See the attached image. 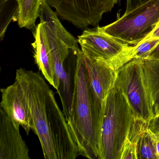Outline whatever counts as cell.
Listing matches in <instances>:
<instances>
[{
    "label": "cell",
    "mask_w": 159,
    "mask_h": 159,
    "mask_svg": "<svg viewBox=\"0 0 159 159\" xmlns=\"http://www.w3.org/2000/svg\"><path fill=\"white\" fill-rule=\"evenodd\" d=\"M151 0H127L126 10L125 13L126 14L136 8L141 6L142 4L148 2Z\"/></svg>",
    "instance_id": "obj_18"
},
{
    "label": "cell",
    "mask_w": 159,
    "mask_h": 159,
    "mask_svg": "<svg viewBox=\"0 0 159 159\" xmlns=\"http://www.w3.org/2000/svg\"><path fill=\"white\" fill-rule=\"evenodd\" d=\"M133 118L127 98L114 86L109 95L104 113L100 159H121Z\"/></svg>",
    "instance_id": "obj_4"
},
{
    "label": "cell",
    "mask_w": 159,
    "mask_h": 159,
    "mask_svg": "<svg viewBox=\"0 0 159 159\" xmlns=\"http://www.w3.org/2000/svg\"><path fill=\"white\" fill-rule=\"evenodd\" d=\"M76 56L68 126L80 155L90 159H100L102 126L97 120L91 102L88 74L81 50Z\"/></svg>",
    "instance_id": "obj_2"
},
{
    "label": "cell",
    "mask_w": 159,
    "mask_h": 159,
    "mask_svg": "<svg viewBox=\"0 0 159 159\" xmlns=\"http://www.w3.org/2000/svg\"><path fill=\"white\" fill-rule=\"evenodd\" d=\"M147 130L154 134L159 133V114L152 117L148 122Z\"/></svg>",
    "instance_id": "obj_19"
},
{
    "label": "cell",
    "mask_w": 159,
    "mask_h": 159,
    "mask_svg": "<svg viewBox=\"0 0 159 159\" xmlns=\"http://www.w3.org/2000/svg\"><path fill=\"white\" fill-rule=\"evenodd\" d=\"M147 131L152 139V140L155 144L157 157H158V159H159V133L154 134L151 131H148L147 129Z\"/></svg>",
    "instance_id": "obj_20"
},
{
    "label": "cell",
    "mask_w": 159,
    "mask_h": 159,
    "mask_svg": "<svg viewBox=\"0 0 159 159\" xmlns=\"http://www.w3.org/2000/svg\"><path fill=\"white\" fill-rule=\"evenodd\" d=\"M84 54L105 61L118 70L131 61L133 46H129L96 29L85 30L78 37Z\"/></svg>",
    "instance_id": "obj_7"
},
{
    "label": "cell",
    "mask_w": 159,
    "mask_h": 159,
    "mask_svg": "<svg viewBox=\"0 0 159 159\" xmlns=\"http://www.w3.org/2000/svg\"><path fill=\"white\" fill-rule=\"evenodd\" d=\"M35 41L32 43L34 58L39 70L46 80L57 90L59 81L55 71L52 56L43 24L40 23L34 34Z\"/></svg>",
    "instance_id": "obj_12"
},
{
    "label": "cell",
    "mask_w": 159,
    "mask_h": 159,
    "mask_svg": "<svg viewBox=\"0 0 159 159\" xmlns=\"http://www.w3.org/2000/svg\"><path fill=\"white\" fill-rule=\"evenodd\" d=\"M15 80L25 95L45 159H75L80 155L53 91L39 72L20 68Z\"/></svg>",
    "instance_id": "obj_1"
},
{
    "label": "cell",
    "mask_w": 159,
    "mask_h": 159,
    "mask_svg": "<svg viewBox=\"0 0 159 159\" xmlns=\"http://www.w3.org/2000/svg\"><path fill=\"white\" fill-rule=\"evenodd\" d=\"M83 55L91 102L97 120L102 126L107 100L115 85L118 70L103 60Z\"/></svg>",
    "instance_id": "obj_9"
},
{
    "label": "cell",
    "mask_w": 159,
    "mask_h": 159,
    "mask_svg": "<svg viewBox=\"0 0 159 159\" xmlns=\"http://www.w3.org/2000/svg\"><path fill=\"white\" fill-rule=\"evenodd\" d=\"M153 39H159V24L156 27V28L153 30V31L141 42Z\"/></svg>",
    "instance_id": "obj_22"
},
{
    "label": "cell",
    "mask_w": 159,
    "mask_h": 159,
    "mask_svg": "<svg viewBox=\"0 0 159 159\" xmlns=\"http://www.w3.org/2000/svg\"><path fill=\"white\" fill-rule=\"evenodd\" d=\"M141 72L154 116L159 113V60L141 59Z\"/></svg>",
    "instance_id": "obj_13"
},
{
    "label": "cell",
    "mask_w": 159,
    "mask_h": 159,
    "mask_svg": "<svg viewBox=\"0 0 159 159\" xmlns=\"http://www.w3.org/2000/svg\"><path fill=\"white\" fill-rule=\"evenodd\" d=\"M146 58L159 60V42L149 53L148 55Z\"/></svg>",
    "instance_id": "obj_21"
},
{
    "label": "cell",
    "mask_w": 159,
    "mask_h": 159,
    "mask_svg": "<svg viewBox=\"0 0 159 159\" xmlns=\"http://www.w3.org/2000/svg\"><path fill=\"white\" fill-rule=\"evenodd\" d=\"M0 159H30L29 149L20 133L0 107Z\"/></svg>",
    "instance_id": "obj_11"
},
{
    "label": "cell",
    "mask_w": 159,
    "mask_h": 159,
    "mask_svg": "<svg viewBox=\"0 0 159 159\" xmlns=\"http://www.w3.org/2000/svg\"><path fill=\"white\" fill-rule=\"evenodd\" d=\"M39 17L44 26L52 56L55 71L59 83L57 93L61 99L63 112L67 120L70 112L73 88L70 73L65 68V62L70 51L76 55L81 50L78 46V40L62 25L57 14L45 0H43L41 5Z\"/></svg>",
    "instance_id": "obj_3"
},
{
    "label": "cell",
    "mask_w": 159,
    "mask_h": 159,
    "mask_svg": "<svg viewBox=\"0 0 159 159\" xmlns=\"http://www.w3.org/2000/svg\"><path fill=\"white\" fill-rule=\"evenodd\" d=\"M10 1V0H0V5L2 6V5H4L5 3H7ZM16 1H17V0H16Z\"/></svg>",
    "instance_id": "obj_23"
},
{
    "label": "cell",
    "mask_w": 159,
    "mask_h": 159,
    "mask_svg": "<svg viewBox=\"0 0 159 159\" xmlns=\"http://www.w3.org/2000/svg\"><path fill=\"white\" fill-rule=\"evenodd\" d=\"M159 42V39H153L142 42L133 46L131 59L146 58L149 53Z\"/></svg>",
    "instance_id": "obj_17"
},
{
    "label": "cell",
    "mask_w": 159,
    "mask_h": 159,
    "mask_svg": "<svg viewBox=\"0 0 159 159\" xmlns=\"http://www.w3.org/2000/svg\"><path fill=\"white\" fill-rule=\"evenodd\" d=\"M159 24V0H151L108 25L97 28L124 43L136 45Z\"/></svg>",
    "instance_id": "obj_5"
},
{
    "label": "cell",
    "mask_w": 159,
    "mask_h": 159,
    "mask_svg": "<svg viewBox=\"0 0 159 159\" xmlns=\"http://www.w3.org/2000/svg\"><path fill=\"white\" fill-rule=\"evenodd\" d=\"M148 122L134 117L125 141L121 159H138L139 142L148 128Z\"/></svg>",
    "instance_id": "obj_14"
},
{
    "label": "cell",
    "mask_w": 159,
    "mask_h": 159,
    "mask_svg": "<svg viewBox=\"0 0 159 159\" xmlns=\"http://www.w3.org/2000/svg\"><path fill=\"white\" fill-rule=\"evenodd\" d=\"M1 108L10 118L15 126H21L27 134L34 131V125L30 109L23 88L16 80L13 84L1 89Z\"/></svg>",
    "instance_id": "obj_10"
},
{
    "label": "cell",
    "mask_w": 159,
    "mask_h": 159,
    "mask_svg": "<svg viewBox=\"0 0 159 159\" xmlns=\"http://www.w3.org/2000/svg\"><path fill=\"white\" fill-rule=\"evenodd\" d=\"M62 19L77 27L96 26L118 0H45Z\"/></svg>",
    "instance_id": "obj_8"
},
{
    "label": "cell",
    "mask_w": 159,
    "mask_h": 159,
    "mask_svg": "<svg viewBox=\"0 0 159 159\" xmlns=\"http://www.w3.org/2000/svg\"><path fill=\"white\" fill-rule=\"evenodd\" d=\"M126 97L134 117L148 122L153 117L141 72V59H132L119 69L115 85Z\"/></svg>",
    "instance_id": "obj_6"
},
{
    "label": "cell",
    "mask_w": 159,
    "mask_h": 159,
    "mask_svg": "<svg viewBox=\"0 0 159 159\" xmlns=\"http://www.w3.org/2000/svg\"><path fill=\"white\" fill-rule=\"evenodd\" d=\"M43 0H17V21L21 28L31 29L39 17Z\"/></svg>",
    "instance_id": "obj_15"
},
{
    "label": "cell",
    "mask_w": 159,
    "mask_h": 159,
    "mask_svg": "<svg viewBox=\"0 0 159 159\" xmlns=\"http://www.w3.org/2000/svg\"><path fill=\"white\" fill-rule=\"evenodd\" d=\"M159 114H158V115H159Z\"/></svg>",
    "instance_id": "obj_24"
},
{
    "label": "cell",
    "mask_w": 159,
    "mask_h": 159,
    "mask_svg": "<svg viewBox=\"0 0 159 159\" xmlns=\"http://www.w3.org/2000/svg\"><path fill=\"white\" fill-rule=\"evenodd\" d=\"M137 158L138 159H158L155 144L147 131L142 135L139 142Z\"/></svg>",
    "instance_id": "obj_16"
}]
</instances>
